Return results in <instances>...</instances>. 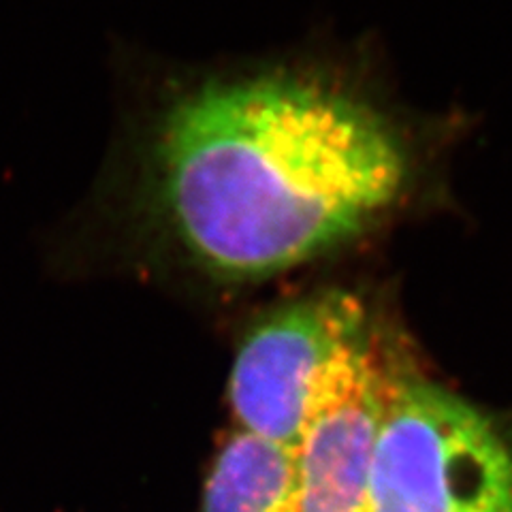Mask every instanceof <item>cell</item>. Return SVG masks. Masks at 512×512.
Instances as JSON below:
<instances>
[{
    "instance_id": "cell-1",
    "label": "cell",
    "mask_w": 512,
    "mask_h": 512,
    "mask_svg": "<svg viewBox=\"0 0 512 512\" xmlns=\"http://www.w3.org/2000/svg\"><path fill=\"white\" fill-rule=\"evenodd\" d=\"M414 178L397 122L325 73L207 79L160 111L146 201L180 261L246 286L323 259L387 220Z\"/></svg>"
},
{
    "instance_id": "cell-2",
    "label": "cell",
    "mask_w": 512,
    "mask_h": 512,
    "mask_svg": "<svg viewBox=\"0 0 512 512\" xmlns=\"http://www.w3.org/2000/svg\"><path fill=\"white\" fill-rule=\"evenodd\" d=\"M370 512H512V446L466 399L404 376L382 421Z\"/></svg>"
},
{
    "instance_id": "cell-3",
    "label": "cell",
    "mask_w": 512,
    "mask_h": 512,
    "mask_svg": "<svg viewBox=\"0 0 512 512\" xmlns=\"http://www.w3.org/2000/svg\"><path fill=\"white\" fill-rule=\"evenodd\" d=\"M376 323L370 303L344 288L286 301L256 318L229 378L242 431L295 453L320 380Z\"/></svg>"
},
{
    "instance_id": "cell-4",
    "label": "cell",
    "mask_w": 512,
    "mask_h": 512,
    "mask_svg": "<svg viewBox=\"0 0 512 512\" xmlns=\"http://www.w3.org/2000/svg\"><path fill=\"white\" fill-rule=\"evenodd\" d=\"M402 378L380 323L333 361L295 448L301 512H370L380 429Z\"/></svg>"
},
{
    "instance_id": "cell-5",
    "label": "cell",
    "mask_w": 512,
    "mask_h": 512,
    "mask_svg": "<svg viewBox=\"0 0 512 512\" xmlns=\"http://www.w3.org/2000/svg\"><path fill=\"white\" fill-rule=\"evenodd\" d=\"M201 512H301L295 453L237 431L207 476Z\"/></svg>"
}]
</instances>
